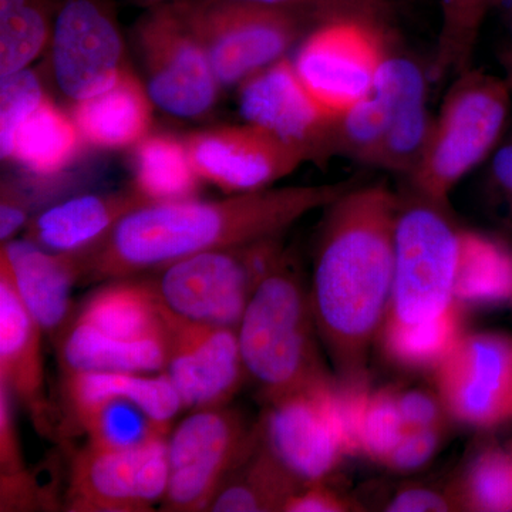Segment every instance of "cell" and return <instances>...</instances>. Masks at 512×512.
<instances>
[{
  "label": "cell",
  "instance_id": "1",
  "mask_svg": "<svg viewBox=\"0 0 512 512\" xmlns=\"http://www.w3.org/2000/svg\"><path fill=\"white\" fill-rule=\"evenodd\" d=\"M350 188L352 183L265 188L217 201L144 205L121 218L92 247L76 251L79 284L137 278L185 256L279 238Z\"/></svg>",
  "mask_w": 512,
  "mask_h": 512
},
{
  "label": "cell",
  "instance_id": "2",
  "mask_svg": "<svg viewBox=\"0 0 512 512\" xmlns=\"http://www.w3.org/2000/svg\"><path fill=\"white\" fill-rule=\"evenodd\" d=\"M402 201L386 185L350 188L326 210L311 301L336 377L365 379L370 346L392 301Z\"/></svg>",
  "mask_w": 512,
  "mask_h": 512
},
{
  "label": "cell",
  "instance_id": "3",
  "mask_svg": "<svg viewBox=\"0 0 512 512\" xmlns=\"http://www.w3.org/2000/svg\"><path fill=\"white\" fill-rule=\"evenodd\" d=\"M238 339L245 373L266 404L333 377L320 355L311 292L285 256L252 295Z\"/></svg>",
  "mask_w": 512,
  "mask_h": 512
},
{
  "label": "cell",
  "instance_id": "4",
  "mask_svg": "<svg viewBox=\"0 0 512 512\" xmlns=\"http://www.w3.org/2000/svg\"><path fill=\"white\" fill-rule=\"evenodd\" d=\"M433 123L426 73L410 57L389 53L370 92L333 123L329 157L409 178L423 157Z\"/></svg>",
  "mask_w": 512,
  "mask_h": 512
},
{
  "label": "cell",
  "instance_id": "5",
  "mask_svg": "<svg viewBox=\"0 0 512 512\" xmlns=\"http://www.w3.org/2000/svg\"><path fill=\"white\" fill-rule=\"evenodd\" d=\"M511 92L507 80L493 74L474 69L458 74L409 177L417 197L447 205L453 188L503 140Z\"/></svg>",
  "mask_w": 512,
  "mask_h": 512
},
{
  "label": "cell",
  "instance_id": "6",
  "mask_svg": "<svg viewBox=\"0 0 512 512\" xmlns=\"http://www.w3.org/2000/svg\"><path fill=\"white\" fill-rule=\"evenodd\" d=\"M284 256L279 238L265 239L185 256L144 282L178 318L238 329L252 295Z\"/></svg>",
  "mask_w": 512,
  "mask_h": 512
},
{
  "label": "cell",
  "instance_id": "7",
  "mask_svg": "<svg viewBox=\"0 0 512 512\" xmlns=\"http://www.w3.org/2000/svg\"><path fill=\"white\" fill-rule=\"evenodd\" d=\"M461 231L444 207L417 197L400 207L394 242L392 301L384 322L419 325L453 306Z\"/></svg>",
  "mask_w": 512,
  "mask_h": 512
},
{
  "label": "cell",
  "instance_id": "8",
  "mask_svg": "<svg viewBox=\"0 0 512 512\" xmlns=\"http://www.w3.org/2000/svg\"><path fill=\"white\" fill-rule=\"evenodd\" d=\"M175 9L207 52L224 89L284 59L312 20L291 10L231 0H177Z\"/></svg>",
  "mask_w": 512,
  "mask_h": 512
},
{
  "label": "cell",
  "instance_id": "9",
  "mask_svg": "<svg viewBox=\"0 0 512 512\" xmlns=\"http://www.w3.org/2000/svg\"><path fill=\"white\" fill-rule=\"evenodd\" d=\"M261 437L258 426L228 406L194 410L168 439L167 491L163 511L210 510L222 484L254 451Z\"/></svg>",
  "mask_w": 512,
  "mask_h": 512
},
{
  "label": "cell",
  "instance_id": "10",
  "mask_svg": "<svg viewBox=\"0 0 512 512\" xmlns=\"http://www.w3.org/2000/svg\"><path fill=\"white\" fill-rule=\"evenodd\" d=\"M148 97L178 119H201L217 104L222 89L207 52L174 3L147 9L133 30Z\"/></svg>",
  "mask_w": 512,
  "mask_h": 512
},
{
  "label": "cell",
  "instance_id": "11",
  "mask_svg": "<svg viewBox=\"0 0 512 512\" xmlns=\"http://www.w3.org/2000/svg\"><path fill=\"white\" fill-rule=\"evenodd\" d=\"M389 53L384 23L343 16L313 26L292 62L309 93L338 117L370 92Z\"/></svg>",
  "mask_w": 512,
  "mask_h": 512
},
{
  "label": "cell",
  "instance_id": "12",
  "mask_svg": "<svg viewBox=\"0 0 512 512\" xmlns=\"http://www.w3.org/2000/svg\"><path fill=\"white\" fill-rule=\"evenodd\" d=\"M47 50L56 86L72 103L109 89L128 69L111 0H62Z\"/></svg>",
  "mask_w": 512,
  "mask_h": 512
},
{
  "label": "cell",
  "instance_id": "13",
  "mask_svg": "<svg viewBox=\"0 0 512 512\" xmlns=\"http://www.w3.org/2000/svg\"><path fill=\"white\" fill-rule=\"evenodd\" d=\"M448 417L474 430L512 421V335L464 332L433 372Z\"/></svg>",
  "mask_w": 512,
  "mask_h": 512
},
{
  "label": "cell",
  "instance_id": "14",
  "mask_svg": "<svg viewBox=\"0 0 512 512\" xmlns=\"http://www.w3.org/2000/svg\"><path fill=\"white\" fill-rule=\"evenodd\" d=\"M168 437L133 448L87 444L74 456L64 507L72 512H146L167 491Z\"/></svg>",
  "mask_w": 512,
  "mask_h": 512
},
{
  "label": "cell",
  "instance_id": "15",
  "mask_svg": "<svg viewBox=\"0 0 512 512\" xmlns=\"http://www.w3.org/2000/svg\"><path fill=\"white\" fill-rule=\"evenodd\" d=\"M333 377L268 404L259 423L265 446L305 485L325 481L348 457L333 413Z\"/></svg>",
  "mask_w": 512,
  "mask_h": 512
},
{
  "label": "cell",
  "instance_id": "16",
  "mask_svg": "<svg viewBox=\"0 0 512 512\" xmlns=\"http://www.w3.org/2000/svg\"><path fill=\"white\" fill-rule=\"evenodd\" d=\"M184 141L202 180L231 194L265 190L311 161L301 147L249 123L197 131Z\"/></svg>",
  "mask_w": 512,
  "mask_h": 512
},
{
  "label": "cell",
  "instance_id": "17",
  "mask_svg": "<svg viewBox=\"0 0 512 512\" xmlns=\"http://www.w3.org/2000/svg\"><path fill=\"white\" fill-rule=\"evenodd\" d=\"M163 311L170 336L165 373L180 393L184 409L228 406L247 376L238 329L192 322Z\"/></svg>",
  "mask_w": 512,
  "mask_h": 512
},
{
  "label": "cell",
  "instance_id": "18",
  "mask_svg": "<svg viewBox=\"0 0 512 512\" xmlns=\"http://www.w3.org/2000/svg\"><path fill=\"white\" fill-rule=\"evenodd\" d=\"M239 111L249 124L301 147L311 161L329 158L338 117L323 109L299 79L288 57L265 67L238 87Z\"/></svg>",
  "mask_w": 512,
  "mask_h": 512
},
{
  "label": "cell",
  "instance_id": "19",
  "mask_svg": "<svg viewBox=\"0 0 512 512\" xmlns=\"http://www.w3.org/2000/svg\"><path fill=\"white\" fill-rule=\"evenodd\" d=\"M43 333L20 298L8 259L0 254V382L25 407L37 431L53 436L56 424L46 394Z\"/></svg>",
  "mask_w": 512,
  "mask_h": 512
},
{
  "label": "cell",
  "instance_id": "20",
  "mask_svg": "<svg viewBox=\"0 0 512 512\" xmlns=\"http://www.w3.org/2000/svg\"><path fill=\"white\" fill-rule=\"evenodd\" d=\"M0 254L8 259L20 298L45 333L59 335L70 320V293L80 281L77 252H55L29 239H10Z\"/></svg>",
  "mask_w": 512,
  "mask_h": 512
},
{
  "label": "cell",
  "instance_id": "21",
  "mask_svg": "<svg viewBox=\"0 0 512 512\" xmlns=\"http://www.w3.org/2000/svg\"><path fill=\"white\" fill-rule=\"evenodd\" d=\"M150 204L134 187L67 198L37 212L23 229V238L49 251H82L106 237L131 211Z\"/></svg>",
  "mask_w": 512,
  "mask_h": 512
},
{
  "label": "cell",
  "instance_id": "22",
  "mask_svg": "<svg viewBox=\"0 0 512 512\" xmlns=\"http://www.w3.org/2000/svg\"><path fill=\"white\" fill-rule=\"evenodd\" d=\"M73 319L116 345L168 339L163 308L143 279H117L84 301Z\"/></svg>",
  "mask_w": 512,
  "mask_h": 512
},
{
  "label": "cell",
  "instance_id": "23",
  "mask_svg": "<svg viewBox=\"0 0 512 512\" xmlns=\"http://www.w3.org/2000/svg\"><path fill=\"white\" fill-rule=\"evenodd\" d=\"M151 106L146 86L127 69L113 86L73 103L72 119L90 146L133 148L150 134Z\"/></svg>",
  "mask_w": 512,
  "mask_h": 512
},
{
  "label": "cell",
  "instance_id": "24",
  "mask_svg": "<svg viewBox=\"0 0 512 512\" xmlns=\"http://www.w3.org/2000/svg\"><path fill=\"white\" fill-rule=\"evenodd\" d=\"M64 396L72 413L106 400L136 403L157 424L168 429L171 420L184 409L180 393L167 373H72L64 375Z\"/></svg>",
  "mask_w": 512,
  "mask_h": 512
},
{
  "label": "cell",
  "instance_id": "25",
  "mask_svg": "<svg viewBox=\"0 0 512 512\" xmlns=\"http://www.w3.org/2000/svg\"><path fill=\"white\" fill-rule=\"evenodd\" d=\"M59 362L63 375L72 373H148L165 372L170 355L167 340L123 346L100 338L83 323L70 318L59 333Z\"/></svg>",
  "mask_w": 512,
  "mask_h": 512
},
{
  "label": "cell",
  "instance_id": "26",
  "mask_svg": "<svg viewBox=\"0 0 512 512\" xmlns=\"http://www.w3.org/2000/svg\"><path fill=\"white\" fill-rule=\"evenodd\" d=\"M305 487L308 485L293 476L291 471L268 450L261 436L254 451L222 484L208 511H285L289 498Z\"/></svg>",
  "mask_w": 512,
  "mask_h": 512
},
{
  "label": "cell",
  "instance_id": "27",
  "mask_svg": "<svg viewBox=\"0 0 512 512\" xmlns=\"http://www.w3.org/2000/svg\"><path fill=\"white\" fill-rule=\"evenodd\" d=\"M84 140L72 116L47 97L39 109L20 124L5 161H13L37 177L63 174L73 163Z\"/></svg>",
  "mask_w": 512,
  "mask_h": 512
},
{
  "label": "cell",
  "instance_id": "28",
  "mask_svg": "<svg viewBox=\"0 0 512 512\" xmlns=\"http://www.w3.org/2000/svg\"><path fill=\"white\" fill-rule=\"evenodd\" d=\"M454 301L467 308L512 305V249L474 231H461Z\"/></svg>",
  "mask_w": 512,
  "mask_h": 512
},
{
  "label": "cell",
  "instance_id": "29",
  "mask_svg": "<svg viewBox=\"0 0 512 512\" xmlns=\"http://www.w3.org/2000/svg\"><path fill=\"white\" fill-rule=\"evenodd\" d=\"M133 171V187L151 204L195 200L202 180L185 141L167 134H148L133 147Z\"/></svg>",
  "mask_w": 512,
  "mask_h": 512
},
{
  "label": "cell",
  "instance_id": "30",
  "mask_svg": "<svg viewBox=\"0 0 512 512\" xmlns=\"http://www.w3.org/2000/svg\"><path fill=\"white\" fill-rule=\"evenodd\" d=\"M464 332V308L454 302L447 312L430 322H384L377 339L384 356L394 365L412 372L433 373Z\"/></svg>",
  "mask_w": 512,
  "mask_h": 512
},
{
  "label": "cell",
  "instance_id": "31",
  "mask_svg": "<svg viewBox=\"0 0 512 512\" xmlns=\"http://www.w3.org/2000/svg\"><path fill=\"white\" fill-rule=\"evenodd\" d=\"M448 493L458 511L512 512V448L500 444L481 448Z\"/></svg>",
  "mask_w": 512,
  "mask_h": 512
},
{
  "label": "cell",
  "instance_id": "32",
  "mask_svg": "<svg viewBox=\"0 0 512 512\" xmlns=\"http://www.w3.org/2000/svg\"><path fill=\"white\" fill-rule=\"evenodd\" d=\"M62 0H25L0 15V77L28 69L49 47Z\"/></svg>",
  "mask_w": 512,
  "mask_h": 512
},
{
  "label": "cell",
  "instance_id": "33",
  "mask_svg": "<svg viewBox=\"0 0 512 512\" xmlns=\"http://www.w3.org/2000/svg\"><path fill=\"white\" fill-rule=\"evenodd\" d=\"M501 0H440L439 46L430 69V79L458 76L471 69L481 26Z\"/></svg>",
  "mask_w": 512,
  "mask_h": 512
},
{
  "label": "cell",
  "instance_id": "34",
  "mask_svg": "<svg viewBox=\"0 0 512 512\" xmlns=\"http://www.w3.org/2000/svg\"><path fill=\"white\" fill-rule=\"evenodd\" d=\"M73 417L86 431L90 444L107 450H133L167 436L168 429L128 400L92 404L73 413Z\"/></svg>",
  "mask_w": 512,
  "mask_h": 512
},
{
  "label": "cell",
  "instance_id": "35",
  "mask_svg": "<svg viewBox=\"0 0 512 512\" xmlns=\"http://www.w3.org/2000/svg\"><path fill=\"white\" fill-rule=\"evenodd\" d=\"M406 433L396 390H372L359 436V454L384 464Z\"/></svg>",
  "mask_w": 512,
  "mask_h": 512
},
{
  "label": "cell",
  "instance_id": "36",
  "mask_svg": "<svg viewBox=\"0 0 512 512\" xmlns=\"http://www.w3.org/2000/svg\"><path fill=\"white\" fill-rule=\"evenodd\" d=\"M39 76L30 67L0 77V156H9L16 131L47 99Z\"/></svg>",
  "mask_w": 512,
  "mask_h": 512
},
{
  "label": "cell",
  "instance_id": "37",
  "mask_svg": "<svg viewBox=\"0 0 512 512\" xmlns=\"http://www.w3.org/2000/svg\"><path fill=\"white\" fill-rule=\"evenodd\" d=\"M231 2L291 10L312 20L315 25L326 20L343 18V16H355V18L384 23L393 5L387 0H231Z\"/></svg>",
  "mask_w": 512,
  "mask_h": 512
},
{
  "label": "cell",
  "instance_id": "38",
  "mask_svg": "<svg viewBox=\"0 0 512 512\" xmlns=\"http://www.w3.org/2000/svg\"><path fill=\"white\" fill-rule=\"evenodd\" d=\"M443 429L444 426L406 431L383 466L394 473L420 470L439 451L441 440L444 439Z\"/></svg>",
  "mask_w": 512,
  "mask_h": 512
},
{
  "label": "cell",
  "instance_id": "39",
  "mask_svg": "<svg viewBox=\"0 0 512 512\" xmlns=\"http://www.w3.org/2000/svg\"><path fill=\"white\" fill-rule=\"evenodd\" d=\"M487 185L495 215L512 232V133L495 148Z\"/></svg>",
  "mask_w": 512,
  "mask_h": 512
},
{
  "label": "cell",
  "instance_id": "40",
  "mask_svg": "<svg viewBox=\"0 0 512 512\" xmlns=\"http://www.w3.org/2000/svg\"><path fill=\"white\" fill-rule=\"evenodd\" d=\"M396 399L402 414L404 430L444 426L448 414L439 394L424 392L420 389L403 390V392L396 390Z\"/></svg>",
  "mask_w": 512,
  "mask_h": 512
},
{
  "label": "cell",
  "instance_id": "41",
  "mask_svg": "<svg viewBox=\"0 0 512 512\" xmlns=\"http://www.w3.org/2000/svg\"><path fill=\"white\" fill-rule=\"evenodd\" d=\"M15 402L9 387L0 382V474H16L26 470L13 410Z\"/></svg>",
  "mask_w": 512,
  "mask_h": 512
},
{
  "label": "cell",
  "instance_id": "42",
  "mask_svg": "<svg viewBox=\"0 0 512 512\" xmlns=\"http://www.w3.org/2000/svg\"><path fill=\"white\" fill-rule=\"evenodd\" d=\"M362 508L355 501L339 494L325 484V481L313 483L289 498L285 512H348Z\"/></svg>",
  "mask_w": 512,
  "mask_h": 512
},
{
  "label": "cell",
  "instance_id": "43",
  "mask_svg": "<svg viewBox=\"0 0 512 512\" xmlns=\"http://www.w3.org/2000/svg\"><path fill=\"white\" fill-rule=\"evenodd\" d=\"M389 512H444L458 511L456 501L450 493H440L431 488H404L386 504Z\"/></svg>",
  "mask_w": 512,
  "mask_h": 512
},
{
  "label": "cell",
  "instance_id": "44",
  "mask_svg": "<svg viewBox=\"0 0 512 512\" xmlns=\"http://www.w3.org/2000/svg\"><path fill=\"white\" fill-rule=\"evenodd\" d=\"M501 63H503L505 74H507L505 80L510 84L512 90V46L510 49L504 50L501 55Z\"/></svg>",
  "mask_w": 512,
  "mask_h": 512
},
{
  "label": "cell",
  "instance_id": "45",
  "mask_svg": "<svg viewBox=\"0 0 512 512\" xmlns=\"http://www.w3.org/2000/svg\"><path fill=\"white\" fill-rule=\"evenodd\" d=\"M137 5L143 6L146 9L160 8V6L170 5V3L177 2V0H131Z\"/></svg>",
  "mask_w": 512,
  "mask_h": 512
},
{
  "label": "cell",
  "instance_id": "46",
  "mask_svg": "<svg viewBox=\"0 0 512 512\" xmlns=\"http://www.w3.org/2000/svg\"><path fill=\"white\" fill-rule=\"evenodd\" d=\"M387 2L393 3V2H394V0H387Z\"/></svg>",
  "mask_w": 512,
  "mask_h": 512
}]
</instances>
